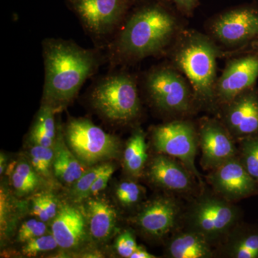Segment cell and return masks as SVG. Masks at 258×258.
I'll list each match as a JSON object with an SVG mask.
<instances>
[{
	"mask_svg": "<svg viewBox=\"0 0 258 258\" xmlns=\"http://www.w3.org/2000/svg\"><path fill=\"white\" fill-rule=\"evenodd\" d=\"M198 139L202 150V166L205 169L212 170L237 157L233 137L222 122L203 118L200 121Z\"/></svg>",
	"mask_w": 258,
	"mask_h": 258,
	"instance_id": "cell-12",
	"label": "cell"
},
{
	"mask_svg": "<svg viewBox=\"0 0 258 258\" xmlns=\"http://www.w3.org/2000/svg\"><path fill=\"white\" fill-rule=\"evenodd\" d=\"M222 122L233 137H249L258 132V97L250 89L223 106Z\"/></svg>",
	"mask_w": 258,
	"mask_h": 258,
	"instance_id": "cell-15",
	"label": "cell"
},
{
	"mask_svg": "<svg viewBox=\"0 0 258 258\" xmlns=\"http://www.w3.org/2000/svg\"><path fill=\"white\" fill-rule=\"evenodd\" d=\"M66 144L86 166L118 157L119 141L86 118H71L64 128Z\"/></svg>",
	"mask_w": 258,
	"mask_h": 258,
	"instance_id": "cell-7",
	"label": "cell"
},
{
	"mask_svg": "<svg viewBox=\"0 0 258 258\" xmlns=\"http://www.w3.org/2000/svg\"><path fill=\"white\" fill-rule=\"evenodd\" d=\"M152 141L159 154L179 159L202 182L200 171L195 165L198 134L191 122L175 120L157 125L153 129Z\"/></svg>",
	"mask_w": 258,
	"mask_h": 258,
	"instance_id": "cell-9",
	"label": "cell"
},
{
	"mask_svg": "<svg viewBox=\"0 0 258 258\" xmlns=\"http://www.w3.org/2000/svg\"><path fill=\"white\" fill-rule=\"evenodd\" d=\"M47 226L42 220H32L24 222L18 232V240L20 242H27L32 239L45 235Z\"/></svg>",
	"mask_w": 258,
	"mask_h": 258,
	"instance_id": "cell-29",
	"label": "cell"
},
{
	"mask_svg": "<svg viewBox=\"0 0 258 258\" xmlns=\"http://www.w3.org/2000/svg\"><path fill=\"white\" fill-rule=\"evenodd\" d=\"M240 160L249 175L258 180V137L244 139Z\"/></svg>",
	"mask_w": 258,
	"mask_h": 258,
	"instance_id": "cell-26",
	"label": "cell"
},
{
	"mask_svg": "<svg viewBox=\"0 0 258 258\" xmlns=\"http://www.w3.org/2000/svg\"><path fill=\"white\" fill-rule=\"evenodd\" d=\"M31 165L40 175L48 177L50 176L54 159L52 147L34 145L30 151Z\"/></svg>",
	"mask_w": 258,
	"mask_h": 258,
	"instance_id": "cell-24",
	"label": "cell"
},
{
	"mask_svg": "<svg viewBox=\"0 0 258 258\" xmlns=\"http://www.w3.org/2000/svg\"><path fill=\"white\" fill-rule=\"evenodd\" d=\"M159 1H163V0H159Z\"/></svg>",
	"mask_w": 258,
	"mask_h": 258,
	"instance_id": "cell-39",
	"label": "cell"
},
{
	"mask_svg": "<svg viewBox=\"0 0 258 258\" xmlns=\"http://www.w3.org/2000/svg\"><path fill=\"white\" fill-rule=\"evenodd\" d=\"M86 219L79 209L64 205L52 220L51 230L59 247L71 249L79 246L86 237Z\"/></svg>",
	"mask_w": 258,
	"mask_h": 258,
	"instance_id": "cell-17",
	"label": "cell"
},
{
	"mask_svg": "<svg viewBox=\"0 0 258 258\" xmlns=\"http://www.w3.org/2000/svg\"><path fill=\"white\" fill-rule=\"evenodd\" d=\"M220 54L210 37L195 30L181 31L171 50L172 66L189 81L195 99L206 104L215 103L217 59Z\"/></svg>",
	"mask_w": 258,
	"mask_h": 258,
	"instance_id": "cell-3",
	"label": "cell"
},
{
	"mask_svg": "<svg viewBox=\"0 0 258 258\" xmlns=\"http://www.w3.org/2000/svg\"><path fill=\"white\" fill-rule=\"evenodd\" d=\"M208 32L215 43L238 47L258 38V7L243 5L234 7L213 17Z\"/></svg>",
	"mask_w": 258,
	"mask_h": 258,
	"instance_id": "cell-8",
	"label": "cell"
},
{
	"mask_svg": "<svg viewBox=\"0 0 258 258\" xmlns=\"http://www.w3.org/2000/svg\"><path fill=\"white\" fill-rule=\"evenodd\" d=\"M222 254L227 257H258V233L247 232L236 226L222 242Z\"/></svg>",
	"mask_w": 258,
	"mask_h": 258,
	"instance_id": "cell-21",
	"label": "cell"
},
{
	"mask_svg": "<svg viewBox=\"0 0 258 258\" xmlns=\"http://www.w3.org/2000/svg\"><path fill=\"white\" fill-rule=\"evenodd\" d=\"M32 165L20 161L12 174L13 187L19 195H25L35 191L40 186V177Z\"/></svg>",
	"mask_w": 258,
	"mask_h": 258,
	"instance_id": "cell-23",
	"label": "cell"
},
{
	"mask_svg": "<svg viewBox=\"0 0 258 258\" xmlns=\"http://www.w3.org/2000/svg\"><path fill=\"white\" fill-rule=\"evenodd\" d=\"M171 1L175 5L176 10L181 15L186 17L192 16L194 12L200 5L199 0H171Z\"/></svg>",
	"mask_w": 258,
	"mask_h": 258,
	"instance_id": "cell-33",
	"label": "cell"
},
{
	"mask_svg": "<svg viewBox=\"0 0 258 258\" xmlns=\"http://www.w3.org/2000/svg\"><path fill=\"white\" fill-rule=\"evenodd\" d=\"M253 43H252V47H253L254 49H255L256 50L258 51V38L257 40H254Z\"/></svg>",
	"mask_w": 258,
	"mask_h": 258,
	"instance_id": "cell-38",
	"label": "cell"
},
{
	"mask_svg": "<svg viewBox=\"0 0 258 258\" xmlns=\"http://www.w3.org/2000/svg\"><path fill=\"white\" fill-rule=\"evenodd\" d=\"M239 209L217 194L197 199L186 214L187 229L203 236L213 245L221 243L238 225Z\"/></svg>",
	"mask_w": 258,
	"mask_h": 258,
	"instance_id": "cell-5",
	"label": "cell"
},
{
	"mask_svg": "<svg viewBox=\"0 0 258 258\" xmlns=\"http://www.w3.org/2000/svg\"><path fill=\"white\" fill-rule=\"evenodd\" d=\"M149 175L152 182L168 191L181 194L192 189V174L182 163L165 154L153 158Z\"/></svg>",
	"mask_w": 258,
	"mask_h": 258,
	"instance_id": "cell-16",
	"label": "cell"
},
{
	"mask_svg": "<svg viewBox=\"0 0 258 258\" xmlns=\"http://www.w3.org/2000/svg\"><path fill=\"white\" fill-rule=\"evenodd\" d=\"M32 214L35 216L38 217L39 220L46 222L50 221L48 215L45 211V207H44L43 202H42L41 194L35 195L32 199Z\"/></svg>",
	"mask_w": 258,
	"mask_h": 258,
	"instance_id": "cell-34",
	"label": "cell"
},
{
	"mask_svg": "<svg viewBox=\"0 0 258 258\" xmlns=\"http://www.w3.org/2000/svg\"><path fill=\"white\" fill-rule=\"evenodd\" d=\"M258 78V55L232 59L226 64L215 89V103L222 106L250 89Z\"/></svg>",
	"mask_w": 258,
	"mask_h": 258,
	"instance_id": "cell-11",
	"label": "cell"
},
{
	"mask_svg": "<svg viewBox=\"0 0 258 258\" xmlns=\"http://www.w3.org/2000/svg\"><path fill=\"white\" fill-rule=\"evenodd\" d=\"M182 30L176 15L163 1L142 5L127 16L110 45L113 64L142 60L158 55L175 42Z\"/></svg>",
	"mask_w": 258,
	"mask_h": 258,
	"instance_id": "cell-1",
	"label": "cell"
},
{
	"mask_svg": "<svg viewBox=\"0 0 258 258\" xmlns=\"http://www.w3.org/2000/svg\"><path fill=\"white\" fill-rule=\"evenodd\" d=\"M138 246L133 234L128 230L120 234L115 243V250L122 257L130 258Z\"/></svg>",
	"mask_w": 258,
	"mask_h": 258,
	"instance_id": "cell-30",
	"label": "cell"
},
{
	"mask_svg": "<svg viewBox=\"0 0 258 258\" xmlns=\"http://www.w3.org/2000/svg\"><path fill=\"white\" fill-rule=\"evenodd\" d=\"M208 181L215 193L232 203L248 196L255 188V179L237 157L212 169Z\"/></svg>",
	"mask_w": 258,
	"mask_h": 258,
	"instance_id": "cell-13",
	"label": "cell"
},
{
	"mask_svg": "<svg viewBox=\"0 0 258 258\" xmlns=\"http://www.w3.org/2000/svg\"><path fill=\"white\" fill-rule=\"evenodd\" d=\"M62 132H57L54 149L52 169L56 177L67 184H74L86 171V167L71 152L64 142Z\"/></svg>",
	"mask_w": 258,
	"mask_h": 258,
	"instance_id": "cell-20",
	"label": "cell"
},
{
	"mask_svg": "<svg viewBox=\"0 0 258 258\" xmlns=\"http://www.w3.org/2000/svg\"><path fill=\"white\" fill-rule=\"evenodd\" d=\"M42 202L45 211L48 215L50 220H53L58 212L59 208H57V203L55 197L50 193H41Z\"/></svg>",
	"mask_w": 258,
	"mask_h": 258,
	"instance_id": "cell-35",
	"label": "cell"
},
{
	"mask_svg": "<svg viewBox=\"0 0 258 258\" xmlns=\"http://www.w3.org/2000/svg\"><path fill=\"white\" fill-rule=\"evenodd\" d=\"M109 164H98V165L91 166L89 169L82 174L76 182L74 183L73 187L72 194L77 201L86 199L88 191L91 189V186L95 182L98 176L106 170Z\"/></svg>",
	"mask_w": 258,
	"mask_h": 258,
	"instance_id": "cell-25",
	"label": "cell"
},
{
	"mask_svg": "<svg viewBox=\"0 0 258 258\" xmlns=\"http://www.w3.org/2000/svg\"><path fill=\"white\" fill-rule=\"evenodd\" d=\"M30 141L33 145L41 146V147H52L55 142V139H52L38 125L33 123L30 130Z\"/></svg>",
	"mask_w": 258,
	"mask_h": 258,
	"instance_id": "cell-31",
	"label": "cell"
},
{
	"mask_svg": "<svg viewBox=\"0 0 258 258\" xmlns=\"http://www.w3.org/2000/svg\"><path fill=\"white\" fill-rule=\"evenodd\" d=\"M135 0H67L83 28L92 36L111 35L128 16Z\"/></svg>",
	"mask_w": 258,
	"mask_h": 258,
	"instance_id": "cell-10",
	"label": "cell"
},
{
	"mask_svg": "<svg viewBox=\"0 0 258 258\" xmlns=\"http://www.w3.org/2000/svg\"><path fill=\"white\" fill-rule=\"evenodd\" d=\"M147 148L145 134L137 128L128 139L123 155L125 169L134 177H138L143 171L148 159Z\"/></svg>",
	"mask_w": 258,
	"mask_h": 258,
	"instance_id": "cell-22",
	"label": "cell"
},
{
	"mask_svg": "<svg viewBox=\"0 0 258 258\" xmlns=\"http://www.w3.org/2000/svg\"><path fill=\"white\" fill-rule=\"evenodd\" d=\"M166 254L171 258H210L214 252L212 244L203 236L187 229L171 237Z\"/></svg>",
	"mask_w": 258,
	"mask_h": 258,
	"instance_id": "cell-18",
	"label": "cell"
},
{
	"mask_svg": "<svg viewBox=\"0 0 258 258\" xmlns=\"http://www.w3.org/2000/svg\"><path fill=\"white\" fill-rule=\"evenodd\" d=\"M0 173L3 174L5 169V165H6V157L4 154H1V161H0Z\"/></svg>",
	"mask_w": 258,
	"mask_h": 258,
	"instance_id": "cell-37",
	"label": "cell"
},
{
	"mask_svg": "<svg viewBox=\"0 0 258 258\" xmlns=\"http://www.w3.org/2000/svg\"><path fill=\"white\" fill-rule=\"evenodd\" d=\"M86 221L90 233L98 240H106L111 235L116 223L114 208L104 199L88 201L86 208Z\"/></svg>",
	"mask_w": 258,
	"mask_h": 258,
	"instance_id": "cell-19",
	"label": "cell"
},
{
	"mask_svg": "<svg viewBox=\"0 0 258 258\" xmlns=\"http://www.w3.org/2000/svg\"><path fill=\"white\" fill-rule=\"evenodd\" d=\"M144 194L143 187L134 181H123L117 186L115 195L120 204L130 207L138 203Z\"/></svg>",
	"mask_w": 258,
	"mask_h": 258,
	"instance_id": "cell-27",
	"label": "cell"
},
{
	"mask_svg": "<svg viewBox=\"0 0 258 258\" xmlns=\"http://www.w3.org/2000/svg\"><path fill=\"white\" fill-rule=\"evenodd\" d=\"M90 100L98 113L114 123H128L140 113L137 81L126 73L111 74L97 81Z\"/></svg>",
	"mask_w": 258,
	"mask_h": 258,
	"instance_id": "cell-4",
	"label": "cell"
},
{
	"mask_svg": "<svg viewBox=\"0 0 258 258\" xmlns=\"http://www.w3.org/2000/svg\"><path fill=\"white\" fill-rule=\"evenodd\" d=\"M156 256L148 252L147 249L142 246H138L137 249L134 251L130 258H156Z\"/></svg>",
	"mask_w": 258,
	"mask_h": 258,
	"instance_id": "cell-36",
	"label": "cell"
},
{
	"mask_svg": "<svg viewBox=\"0 0 258 258\" xmlns=\"http://www.w3.org/2000/svg\"><path fill=\"white\" fill-rule=\"evenodd\" d=\"M115 171V166L112 164H108V167L106 170L102 172L98 177L97 178L95 182L93 183L91 189L88 191L86 198H90L91 196H94L97 194L105 189L108 185V181L111 179L112 175Z\"/></svg>",
	"mask_w": 258,
	"mask_h": 258,
	"instance_id": "cell-32",
	"label": "cell"
},
{
	"mask_svg": "<svg viewBox=\"0 0 258 258\" xmlns=\"http://www.w3.org/2000/svg\"><path fill=\"white\" fill-rule=\"evenodd\" d=\"M58 246L57 241L52 233L44 235L25 242L22 252L24 255L33 257L41 252L55 249Z\"/></svg>",
	"mask_w": 258,
	"mask_h": 258,
	"instance_id": "cell-28",
	"label": "cell"
},
{
	"mask_svg": "<svg viewBox=\"0 0 258 258\" xmlns=\"http://www.w3.org/2000/svg\"><path fill=\"white\" fill-rule=\"evenodd\" d=\"M144 88L152 104L166 113H187L196 100L189 81L173 66L153 68L145 76Z\"/></svg>",
	"mask_w": 258,
	"mask_h": 258,
	"instance_id": "cell-6",
	"label": "cell"
},
{
	"mask_svg": "<svg viewBox=\"0 0 258 258\" xmlns=\"http://www.w3.org/2000/svg\"><path fill=\"white\" fill-rule=\"evenodd\" d=\"M179 215L180 208L176 200L160 197L148 203L139 212L135 222L146 235L160 239L175 227Z\"/></svg>",
	"mask_w": 258,
	"mask_h": 258,
	"instance_id": "cell-14",
	"label": "cell"
},
{
	"mask_svg": "<svg viewBox=\"0 0 258 258\" xmlns=\"http://www.w3.org/2000/svg\"><path fill=\"white\" fill-rule=\"evenodd\" d=\"M42 55L45 83L42 105L59 111L72 102L85 82L96 73L99 57L94 50L59 38L44 40Z\"/></svg>",
	"mask_w": 258,
	"mask_h": 258,
	"instance_id": "cell-2",
	"label": "cell"
}]
</instances>
